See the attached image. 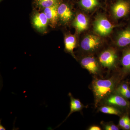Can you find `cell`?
<instances>
[{
  "label": "cell",
  "instance_id": "6da1fadb",
  "mask_svg": "<svg viewBox=\"0 0 130 130\" xmlns=\"http://www.w3.org/2000/svg\"><path fill=\"white\" fill-rule=\"evenodd\" d=\"M115 83L112 79H97L93 81L92 89L96 105H97L103 99L110 95L114 89Z\"/></svg>",
  "mask_w": 130,
  "mask_h": 130
},
{
  "label": "cell",
  "instance_id": "7a4b0ae2",
  "mask_svg": "<svg viewBox=\"0 0 130 130\" xmlns=\"http://www.w3.org/2000/svg\"><path fill=\"white\" fill-rule=\"evenodd\" d=\"M113 25L105 16L101 15L96 19L94 25V30L101 36H106L113 30Z\"/></svg>",
  "mask_w": 130,
  "mask_h": 130
},
{
  "label": "cell",
  "instance_id": "3957f363",
  "mask_svg": "<svg viewBox=\"0 0 130 130\" xmlns=\"http://www.w3.org/2000/svg\"><path fill=\"white\" fill-rule=\"evenodd\" d=\"M117 58L115 50L112 49H108L101 53L99 56V61L103 67L110 69L115 66Z\"/></svg>",
  "mask_w": 130,
  "mask_h": 130
},
{
  "label": "cell",
  "instance_id": "277c9868",
  "mask_svg": "<svg viewBox=\"0 0 130 130\" xmlns=\"http://www.w3.org/2000/svg\"><path fill=\"white\" fill-rule=\"evenodd\" d=\"M101 43V40L98 37L94 35H88L81 41V47L84 51L93 52L98 48Z\"/></svg>",
  "mask_w": 130,
  "mask_h": 130
},
{
  "label": "cell",
  "instance_id": "5b68a950",
  "mask_svg": "<svg viewBox=\"0 0 130 130\" xmlns=\"http://www.w3.org/2000/svg\"><path fill=\"white\" fill-rule=\"evenodd\" d=\"M130 10V3L124 0H119L112 7L113 14L117 19L124 17L128 14Z\"/></svg>",
  "mask_w": 130,
  "mask_h": 130
},
{
  "label": "cell",
  "instance_id": "8992f818",
  "mask_svg": "<svg viewBox=\"0 0 130 130\" xmlns=\"http://www.w3.org/2000/svg\"><path fill=\"white\" fill-rule=\"evenodd\" d=\"M127 99L120 94H117L110 95L106 98L105 103L107 105L119 107L121 108H127L130 106L129 103Z\"/></svg>",
  "mask_w": 130,
  "mask_h": 130
},
{
  "label": "cell",
  "instance_id": "52a82bcc",
  "mask_svg": "<svg viewBox=\"0 0 130 130\" xmlns=\"http://www.w3.org/2000/svg\"><path fill=\"white\" fill-rule=\"evenodd\" d=\"M81 64L84 68L93 74H97L100 71L99 63L95 58L92 56L85 57L81 59Z\"/></svg>",
  "mask_w": 130,
  "mask_h": 130
},
{
  "label": "cell",
  "instance_id": "ba28073f",
  "mask_svg": "<svg viewBox=\"0 0 130 130\" xmlns=\"http://www.w3.org/2000/svg\"><path fill=\"white\" fill-rule=\"evenodd\" d=\"M32 22L33 26L37 30L43 32L46 29L48 21L44 13H37L33 16Z\"/></svg>",
  "mask_w": 130,
  "mask_h": 130
},
{
  "label": "cell",
  "instance_id": "9c48e42d",
  "mask_svg": "<svg viewBox=\"0 0 130 130\" xmlns=\"http://www.w3.org/2000/svg\"><path fill=\"white\" fill-rule=\"evenodd\" d=\"M59 5L58 2L52 6L44 8V13L46 16L50 25L53 28L55 27L58 23L59 18L58 9Z\"/></svg>",
  "mask_w": 130,
  "mask_h": 130
},
{
  "label": "cell",
  "instance_id": "30bf717a",
  "mask_svg": "<svg viewBox=\"0 0 130 130\" xmlns=\"http://www.w3.org/2000/svg\"><path fill=\"white\" fill-rule=\"evenodd\" d=\"M89 23L87 17L85 14L80 13L76 16L73 24L77 31L80 32L88 28Z\"/></svg>",
  "mask_w": 130,
  "mask_h": 130
},
{
  "label": "cell",
  "instance_id": "8fae6325",
  "mask_svg": "<svg viewBox=\"0 0 130 130\" xmlns=\"http://www.w3.org/2000/svg\"><path fill=\"white\" fill-rule=\"evenodd\" d=\"M58 11L59 18L64 23L68 22L72 19V12L69 7L66 4L62 3L59 5Z\"/></svg>",
  "mask_w": 130,
  "mask_h": 130
},
{
  "label": "cell",
  "instance_id": "7c38bea8",
  "mask_svg": "<svg viewBox=\"0 0 130 130\" xmlns=\"http://www.w3.org/2000/svg\"><path fill=\"white\" fill-rule=\"evenodd\" d=\"M116 44L120 47L130 45V28H127L121 31L117 38Z\"/></svg>",
  "mask_w": 130,
  "mask_h": 130
},
{
  "label": "cell",
  "instance_id": "4fadbf2b",
  "mask_svg": "<svg viewBox=\"0 0 130 130\" xmlns=\"http://www.w3.org/2000/svg\"><path fill=\"white\" fill-rule=\"evenodd\" d=\"M69 96L70 98V113L66 118L63 123L73 113L76 112H80L83 109L84 107V105L81 103L80 100L78 99H76L73 96L71 93L69 94Z\"/></svg>",
  "mask_w": 130,
  "mask_h": 130
},
{
  "label": "cell",
  "instance_id": "5bb4252c",
  "mask_svg": "<svg viewBox=\"0 0 130 130\" xmlns=\"http://www.w3.org/2000/svg\"><path fill=\"white\" fill-rule=\"evenodd\" d=\"M76 40L74 36L70 35L67 36L64 40L65 49L67 52L73 53L76 47Z\"/></svg>",
  "mask_w": 130,
  "mask_h": 130
},
{
  "label": "cell",
  "instance_id": "9a60e30c",
  "mask_svg": "<svg viewBox=\"0 0 130 130\" xmlns=\"http://www.w3.org/2000/svg\"><path fill=\"white\" fill-rule=\"evenodd\" d=\"M121 64L125 72H130V47L126 50L123 53Z\"/></svg>",
  "mask_w": 130,
  "mask_h": 130
},
{
  "label": "cell",
  "instance_id": "2e32d148",
  "mask_svg": "<svg viewBox=\"0 0 130 130\" xmlns=\"http://www.w3.org/2000/svg\"><path fill=\"white\" fill-rule=\"evenodd\" d=\"M80 4L84 9L90 10L96 7L99 3L98 0H81Z\"/></svg>",
  "mask_w": 130,
  "mask_h": 130
},
{
  "label": "cell",
  "instance_id": "e0dca14e",
  "mask_svg": "<svg viewBox=\"0 0 130 130\" xmlns=\"http://www.w3.org/2000/svg\"><path fill=\"white\" fill-rule=\"evenodd\" d=\"M116 92L126 99H130V89L127 84H121L117 89Z\"/></svg>",
  "mask_w": 130,
  "mask_h": 130
},
{
  "label": "cell",
  "instance_id": "ac0fdd59",
  "mask_svg": "<svg viewBox=\"0 0 130 130\" xmlns=\"http://www.w3.org/2000/svg\"><path fill=\"white\" fill-rule=\"evenodd\" d=\"M100 111L103 113L120 116L121 113L120 111L116 108L111 106H104L100 108Z\"/></svg>",
  "mask_w": 130,
  "mask_h": 130
},
{
  "label": "cell",
  "instance_id": "d6986e66",
  "mask_svg": "<svg viewBox=\"0 0 130 130\" xmlns=\"http://www.w3.org/2000/svg\"><path fill=\"white\" fill-rule=\"evenodd\" d=\"M37 3L40 6L44 8L50 7L58 3V0H37Z\"/></svg>",
  "mask_w": 130,
  "mask_h": 130
},
{
  "label": "cell",
  "instance_id": "ffe728a7",
  "mask_svg": "<svg viewBox=\"0 0 130 130\" xmlns=\"http://www.w3.org/2000/svg\"><path fill=\"white\" fill-rule=\"evenodd\" d=\"M129 116L128 115H125L121 118L119 121V126L120 128H123L125 125L126 123L127 122L128 118H129Z\"/></svg>",
  "mask_w": 130,
  "mask_h": 130
},
{
  "label": "cell",
  "instance_id": "44dd1931",
  "mask_svg": "<svg viewBox=\"0 0 130 130\" xmlns=\"http://www.w3.org/2000/svg\"><path fill=\"white\" fill-rule=\"evenodd\" d=\"M104 128L106 130H118V126L112 123H108L104 125Z\"/></svg>",
  "mask_w": 130,
  "mask_h": 130
},
{
  "label": "cell",
  "instance_id": "7402d4cb",
  "mask_svg": "<svg viewBox=\"0 0 130 130\" xmlns=\"http://www.w3.org/2000/svg\"><path fill=\"white\" fill-rule=\"evenodd\" d=\"M123 129L124 130H130V119L129 118H128L127 122L126 123Z\"/></svg>",
  "mask_w": 130,
  "mask_h": 130
},
{
  "label": "cell",
  "instance_id": "603a6c76",
  "mask_svg": "<svg viewBox=\"0 0 130 130\" xmlns=\"http://www.w3.org/2000/svg\"><path fill=\"white\" fill-rule=\"evenodd\" d=\"M89 130H101V128L98 126L94 125L90 126L89 128Z\"/></svg>",
  "mask_w": 130,
  "mask_h": 130
},
{
  "label": "cell",
  "instance_id": "cb8c5ba5",
  "mask_svg": "<svg viewBox=\"0 0 130 130\" xmlns=\"http://www.w3.org/2000/svg\"><path fill=\"white\" fill-rule=\"evenodd\" d=\"M0 130H6V128H5V127L2 125V124H1V123H0Z\"/></svg>",
  "mask_w": 130,
  "mask_h": 130
}]
</instances>
